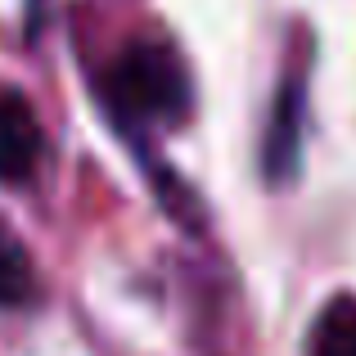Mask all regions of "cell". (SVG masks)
I'll return each mask as SVG.
<instances>
[{
  "label": "cell",
  "mask_w": 356,
  "mask_h": 356,
  "mask_svg": "<svg viewBox=\"0 0 356 356\" xmlns=\"http://www.w3.org/2000/svg\"><path fill=\"white\" fill-rule=\"evenodd\" d=\"M41 163V122L18 90L0 95V181L23 185Z\"/></svg>",
  "instance_id": "3"
},
{
  "label": "cell",
  "mask_w": 356,
  "mask_h": 356,
  "mask_svg": "<svg viewBox=\"0 0 356 356\" xmlns=\"http://www.w3.org/2000/svg\"><path fill=\"white\" fill-rule=\"evenodd\" d=\"M36 293V275L27 261L23 243L0 230V307H23Z\"/></svg>",
  "instance_id": "5"
},
{
  "label": "cell",
  "mask_w": 356,
  "mask_h": 356,
  "mask_svg": "<svg viewBox=\"0 0 356 356\" xmlns=\"http://www.w3.org/2000/svg\"><path fill=\"white\" fill-rule=\"evenodd\" d=\"M302 122H307V77L302 72H284L275 104H270V118H266V136H261V176L270 185H289L298 176Z\"/></svg>",
  "instance_id": "2"
},
{
  "label": "cell",
  "mask_w": 356,
  "mask_h": 356,
  "mask_svg": "<svg viewBox=\"0 0 356 356\" xmlns=\"http://www.w3.org/2000/svg\"><path fill=\"white\" fill-rule=\"evenodd\" d=\"M190 72L167 41H131L108 68V104L122 127L167 131L190 113Z\"/></svg>",
  "instance_id": "1"
},
{
  "label": "cell",
  "mask_w": 356,
  "mask_h": 356,
  "mask_svg": "<svg viewBox=\"0 0 356 356\" xmlns=\"http://www.w3.org/2000/svg\"><path fill=\"white\" fill-rule=\"evenodd\" d=\"M307 356H356V293H339L316 316Z\"/></svg>",
  "instance_id": "4"
}]
</instances>
